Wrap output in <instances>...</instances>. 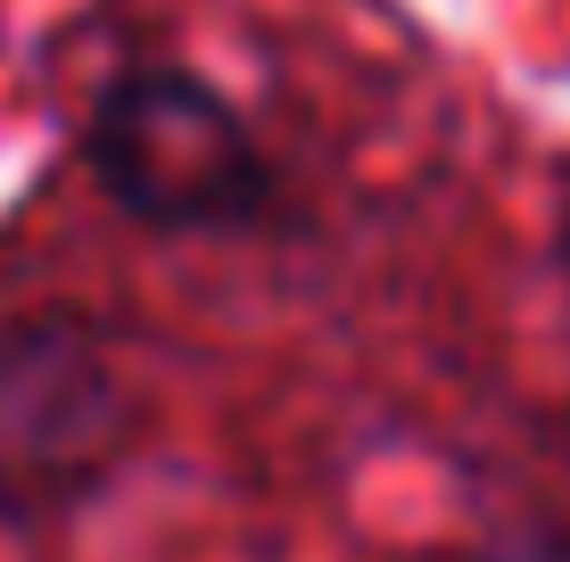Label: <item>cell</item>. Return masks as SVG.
Here are the masks:
<instances>
[{
    "label": "cell",
    "instance_id": "6da1fadb",
    "mask_svg": "<svg viewBox=\"0 0 570 562\" xmlns=\"http://www.w3.org/2000/svg\"><path fill=\"white\" fill-rule=\"evenodd\" d=\"M83 166L116 216L149 231H240L273 199L248 116L190 67H125L91 91Z\"/></svg>",
    "mask_w": 570,
    "mask_h": 562
},
{
    "label": "cell",
    "instance_id": "7a4b0ae2",
    "mask_svg": "<svg viewBox=\"0 0 570 562\" xmlns=\"http://www.w3.org/2000/svg\"><path fill=\"white\" fill-rule=\"evenodd\" d=\"M141 431L125 364L83 315L0 323V530L91 505Z\"/></svg>",
    "mask_w": 570,
    "mask_h": 562
},
{
    "label": "cell",
    "instance_id": "3957f363",
    "mask_svg": "<svg viewBox=\"0 0 570 562\" xmlns=\"http://www.w3.org/2000/svg\"><path fill=\"white\" fill-rule=\"evenodd\" d=\"M430 562H570V505H521L480 521L471 538H455Z\"/></svg>",
    "mask_w": 570,
    "mask_h": 562
},
{
    "label": "cell",
    "instance_id": "277c9868",
    "mask_svg": "<svg viewBox=\"0 0 570 562\" xmlns=\"http://www.w3.org/2000/svg\"><path fill=\"white\" fill-rule=\"evenodd\" d=\"M562 282H570V199H562Z\"/></svg>",
    "mask_w": 570,
    "mask_h": 562
}]
</instances>
